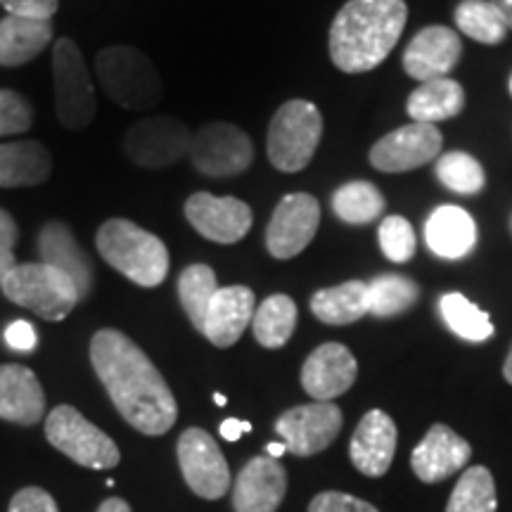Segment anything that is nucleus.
<instances>
[{"label":"nucleus","mask_w":512,"mask_h":512,"mask_svg":"<svg viewBox=\"0 0 512 512\" xmlns=\"http://www.w3.org/2000/svg\"><path fill=\"white\" fill-rule=\"evenodd\" d=\"M192 133L181 119L147 117L126 131L124 155L140 169H166L190 155Z\"/></svg>","instance_id":"10"},{"label":"nucleus","mask_w":512,"mask_h":512,"mask_svg":"<svg viewBox=\"0 0 512 512\" xmlns=\"http://www.w3.org/2000/svg\"><path fill=\"white\" fill-rule=\"evenodd\" d=\"M420 287L406 275H377L368 283V316L394 318L418 302Z\"/></svg>","instance_id":"31"},{"label":"nucleus","mask_w":512,"mask_h":512,"mask_svg":"<svg viewBox=\"0 0 512 512\" xmlns=\"http://www.w3.org/2000/svg\"><path fill=\"white\" fill-rule=\"evenodd\" d=\"M178 465L192 494L207 501H219L230 489L228 460L207 430L190 427L178 437Z\"/></svg>","instance_id":"11"},{"label":"nucleus","mask_w":512,"mask_h":512,"mask_svg":"<svg viewBox=\"0 0 512 512\" xmlns=\"http://www.w3.org/2000/svg\"><path fill=\"white\" fill-rule=\"evenodd\" d=\"M91 363L114 408L133 430L162 437L176 425L174 392L131 337L114 328L98 330L91 339Z\"/></svg>","instance_id":"1"},{"label":"nucleus","mask_w":512,"mask_h":512,"mask_svg":"<svg viewBox=\"0 0 512 512\" xmlns=\"http://www.w3.org/2000/svg\"><path fill=\"white\" fill-rule=\"evenodd\" d=\"M34 126V110L22 93L0 88V138L19 136Z\"/></svg>","instance_id":"38"},{"label":"nucleus","mask_w":512,"mask_h":512,"mask_svg":"<svg viewBox=\"0 0 512 512\" xmlns=\"http://www.w3.org/2000/svg\"><path fill=\"white\" fill-rule=\"evenodd\" d=\"M342 408L332 401H313L294 406L275 420V434L287 446V453L299 458L325 451L342 432Z\"/></svg>","instance_id":"12"},{"label":"nucleus","mask_w":512,"mask_h":512,"mask_svg":"<svg viewBox=\"0 0 512 512\" xmlns=\"http://www.w3.org/2000/svg\"><path fill=\"white\" fill-rule=\"evenodd\" d=\"M214 403H216V406H226L228 399H226V396H223V394L216 392V394H214Z\"/></svg>","instance_id":"49"},{"label":"nucleus","mask_w":512,"mask_h":512,"mask_svg":"<svg viewBox=\"0 0 512 512\" xmlns=\"http://www.w3.org/2000/svg\"><path fill=\"white\" fill-rule=\"evenodd\" d=\"M465 107V91L458 81L448 79H432L420 83L411 93L406 102V112L415 124H434L439 121L453 119L463 112Z\"/></svg>","instance_id":"27"},{"label":"nucleus","mask_w":512,"mask_h":512,"mask_svg":"<svg viewBox=\"0 0 512 512\" xmlns=\"http://www.w3.org/2000/svg\"><path fill=\"white\" fill-rule=\"evenodd\" d=\"M216 292H219V280H216L214 268L207 264H190L178 275V299L197 332L204 328V316Z\"/></svg>","instance_id":"32"},{"label":"nucleus","mask_w":512,"mask_h":512,"mask_svg":"<svg viewBox=\"0 0 512 512\" xmlns=\"http://www.w3.org/2000/svg\"><path fill=\"white\" fill-rule=\"evenodd\" d=\"M453 17L458 31L484 46H496L508 36V24L491 0H463Z\"/></svg>","instance_id":"34"},{"label":"nucleus","mask_w":512,"mask_h":512,"mask_svg":"<svg viewBox=\"0 0 512 512\" xmlns=\"http://www.w3.org/2000/svg\"><path fill=\"white\" fill-rule=\"evenodd\" d=\"M320 138H323V114L318 107L309 100L285 102L268 126V159L283 174H297L311 164Z\"/></svg>","instance_id":"6"},{"label":"nucleus","mask_w":512,"mask_h":512,"mask_svg":"<svg viewBox=\"0 0 512 512\" xmlns=\"http://www.w3.org/2000/svg\"><path fill=\"white\" fill-rule=\"evenodd\" d=\"M0 290L12 304L29 309L48 323H60L81 302L74 280L43 261L17 264L5 275Z\"/></svg>","instance_id":"5"},{"label":"nucleus","mask_w":512,"mask_h":512,"mask_svg":"<svg viewBox=\"0 0 512 512\" xmlns=\"http://www.w3.org/2000/svg\"><path fill=\"white\" fill-rule=\"evenodd\" d=\"M510 95H512V76H510Z\"/></svg>","instance_id":"50"},{"label":"nucleus","mask_w":512,"mask_h":512,"mask_svg":"<svg viewBox=\"0 0 512 512\" xmlns=\"http://www.w3.org/2000/svg\"><path fill=\"white\" fill-rule=\"evenodd\" d=\"M53 176V155L38 140L0 143V188H34Z\"/></svg>","instance_id":"25"},{"label":"nucleus","mask_w":512,"mask_h":512,"mask_svg":"<svg viewBox=\"0 0 512 512\" xmlns=\"http://www.w3.org/2000/svg\"><path fill=\"white\" fill-rule=\"evenodd\" d=\"M463 55L458 31L448 27H425L413 36L403 53V69L411 79L425 83L444 76L456 67Z\"/></svg>","instance_id":"17"},{"label":"nucleus","mask_w":512,"mask_h":512,"mask_svg":"<svg viewBox=\"0 0 512 512\" xmlns=\"http://www.w3.org/2000/svg\"><path fill=\"white\" fill-rule=\"evenodd\" d=\"M437 178L458 195H477L486 183L482 164L467 152H448V155L439 157Z\"/></svg>","instance_id":"36"},{"label":"nucleus","mask_w":512,"mask_h":512,"mask_svg":"<svg viewBox=\"0 0 512 512\" xmlns=\"http://www.w3.org/2000/svg\"><path fill=\"white\" fill-rule=\"evenodd\" d=\"M190 162L209 178L240 176L254 162V143L242 128L228 121H214L192 133Z\"/></svg>","instance_id":"9"},{"label":"nucleus","mask_w":512,"mask_h":512,"mask_svg":"<svg viewBox=\"0 0 512 512\" xmlns=\"http://www.w3.org/2000/svg\"><path fill=\"white\" fill-rule=\"evenodd\" d=\"M95 74L107 98L121 110L145 112L157 107L164 98V83L155 64L143 50L131 46H112L95 57Z\"/></svg>","instance_id":"4"},{"label":"nucleus","mask_w":512,"mask_h":512,"mask_svg":"<svg viewBox=\"0 0 512 512\" xmlns=\"http://www.w3.org/2000/svg\"><path fill=\"white\" fill-rule=\"evenodd\" d=\"M46 415V392L36 373L19 363L0 366V420L34 427Z\"/></svg>","instance_id":"23"},{"label":"nucleus","mask_w":512,"mask_h":512,"mask_svg":"<svg viewBox=\"0 0 512 512\" xmlns=\"http://www.w3.org/2000/svg\"><path fill=\"white\" fill-rule=\"evenodd\" d=\"M185 219L202 238L219 245H235L252 230L254 214L238 197H216L211 192H195L185 200Z\"/></svg>","instance_id":"15"},{"label":"nucleus","mask_w":512,"mask_h":512,"mask_svg":"<svg viewBox=\"0 0 512 512\" xmlns=\"http://www.w3.org/2000/svg\"><path fill=\"white\" fill-rule=\"evenodd\" d=\"M358 363L349 347L339 342L320 344L313 349L302 368L304 392L316 401H332L354 387Z\"/></svg>","instance_id":"16"},{"label":"nucleus","mask_w":512,"mask_h":512,"mask_svg":"<svg viewBox=\"0 0 512 512\" xmlns=\"http://www.w3.org/2000/svg\"><path fill=\"white\" fill-rule=\"evenodd\" d=\"M38 254H41L43 264L57 268L67 278L74 280L76 290H79L81 302L93 290V264L91 256L76 240L74 230L64 221H48L43 223L41 233H38Z\"/></svg>","instance_id":"21"},{"label":"nucleus","mask_w":512,"mask_h":512,"mask_svg":"<svg viewBox=\"0 0 512 512\" xmlns=\"http://www.w3.org/2000/svg\"><path fill=\"white\" fill-rule=\"evenodd\" d=\"M266 453H268V456H271V458L278 460V458H283L285 453H287V446L283 444V441H280V444H278V441H273V444L266 446Z\"/></svg>","instance_id":"47"},{"label":"nucleus","mask_w":512,"mask_h":512,"mask_svg":"<svg viewBox=\"0 0 512 512\" xmlns=\"http://www.w3.org/2000/svg\"><path fill=\"white\" fill-rule=\"evenodd\" d=\"M0 5L15 17L53 19L60 0H0Z\"/></svg>","instance_id":"42"},{"label":"nucleus","mask_w":512,"mask_h":512,"mask_svg":"<svg viewBox=\"0 0 512 512\" xmlns=\"http://www.w3.org/2000/svg\"><path fill=\"white\" fill-rule=\"evenodd\" d=\"M439 313L453 335H458L465 342H486L494 337V323L489 313L479 309L475 302L460 292H448L439 299Z\"/></svg>","instance_id":"30"},{"label":"nucleus","mask_w":512,"mask_h":512,"mask_svg":"<svg viewBox=\"0 0 512 512\" xmlns=\"http://www.w3.org/2000/svg\"><path fill=\"white\" fill-rule=\"evenodd\" d=\"M396 441H399V432H396L394 420L377 408L368 411L358 422L354 437H351V463L361 475L384 477L392 467Z\"/></svg>","instance_id":"20"},{"label":"nucleus","mask_w":512,"mask_h":512,"mask_svg":"<svg viewBox=\"0 0 512 512\" xmlns=\"http://www.w3.org/2000/svg\"><path fill=\"white\" fill-rule=\"evenodd\" d=\"M403 0H349L330 27V57L344 74L380 67L406 29Z\"/></svg>","instance_id":"2"},{"label":"nucleus","mask_w":512,"mask_h":512,"mask_svg":"<svg viewBox=\"0 0 512 512\" xmlns=\"http://www.w3.org/2000/svg\"><path fill=\"white\" fill-rule=\"evenodd\" d=\"M309 512H380L375 505L361 498L342 494V491H323L313 498Z\"/></svg>","instance_id":"39"},{"label":"nucleus","mask_w":512,"mask_h":512,"mask_svg":"<svg viewBox=\"0 0 512 512\" xmlns=\"http://www.w3.org/2000/svg\"><path fill=\"white\" fill-rule=\"evenodd\" d=\"M8 512H60L55 498L41 486H24L12 496Z\"/></svg>","instance_id":"41"},{"label":"nucleus","mask_w":512,"mask_h":512,"mask_svg":"<svg viewBox=\"0 0 512 512\" xmlns=\"http://www.w3.org/2000/svg\"><path fill=\"white\" fill-rule=\"evenodd\" d=\"M496 482L484 465H475L460 475L456 489L451 491L446 512H496Z\"/></svg>","instance_id":"35"},{"label":"nucleus","mask_w":512,"mask_h":512,"mask_svg":"<svg viewBox=\"0 0 512 512\" xmlns=\"http://www.w3.org/2000/svg\"><path fill=\"white\" fill-rule=\"evenodd\" d=\"M496 5L498 12H501L505 24H508V31H512V0H491Z\"/></svg>","instance_id":"46"},{"label":"nucleus","mask_w":512,"mask_h":512,"mask_svg":"<svg viewBox=\"0 0 512 512\" xmlns=\"http://www.w3.org/2000/svg\"><path fill=\"white\" fill-rule=\"evenodd\" d=\"M254 311L256 297L249 287H219V292L211 297L207 316H204L202 335L219 349L233 347V344H238V339L245 335L247 325L252 323L254 318Z\"/></svg>","instance_id":"22"},{"label":"nucleus","mask_w":512,"mask_h":512,"mask_svg":"<svg viewBox=\"0 0 512 512\" xmlns=\"http://www.w3.org/2000/svg\"><path fill=\"white\" fill-rule=\"evenodd\" d=\"M19 240L17 221L12 219L5 209H0V285H3L5 275L17 266L15 259V245Z\"/></svg>","instance_id":"40"},{"label":"nucleus","mask_w":512,"mask_h":512,"mask_svg":"<svg viewBox=\"0 0 512 512\" xmlns=\"http://www.w3.org/2000/svg\"><path fill=\"white\" fill-rule=\"evenodd\" d=\"M377 240H380L382 254L394 264L411 261L415 247H418L411 221L403 219V216H387L377 228Z\"/></svg>","instance_id":"37"},{"label":"nucleus","mask_w":512,"mask_h":512,"mask_svg":"<svg viewBox=\"0 0 512 512\" xmlns=\"http://www.w3.org/2000/svg\"><path fill=\"white\" fill-rule=\"evenodd\" d=\"M332 211L344 223L366 226V223L377 221L384 214V197L373 183L351 181L335 190V195H332Z\"/></svg>","instance_id":"33"},{"label":"nucleus","mask_w":512,"mask_h":512,"mask_svg":"<svg viewBox=\"0 0 512 512\" xmlns=\"http://www.w3.org/2000/svg\"><path fill=\"white\" fill-rule=\"evenodd\" d=\"M297 304L287 294H271L256 306L252 330L256 342L266 349H283L297 328Z\"/></svg>","instance_id":"29"},{"label":"nucleus","mask_w":512,"mask_h":512,"mask_svg":"<svg viewBox=\"0 0 512 512\" xmlns=\"http://www.w3.org/2000/svg\"><path fill=\"white\" fill-rule=\"evenodd\" d=\"M5 342L15 351H34L38 347V332L27 320H12L5 328Z\"/></svg>","instance_id":"43"},{"label":"nucleus","mask_w":512,"mask_h":512,"mask_svg":"<svg viewBox=\"0 0 512 512\" xmlns=\"http://www.w3.org/2000/svg\"><path fill=\"white\" fill-rule=\"evenodd\" d=\"M95 247L105 264L140 287L162 285L169 275V249L155 233L128 219H110L98 228Z\"/></svg>","instance_id":"3"},{"label":"nucleus","mask_w":512,"mask_h":512,"mask_svg":"<svg viewBox=\"0 0 512 512\" xmlns=\"http://www.w3.org/2000/svg\"><path fill=\"white\" fill-rule=\"evenodd\" d=\"M444 136L434 124H408L387 133L370 150V164L384 174H406L437 159Z\"/></svg>","instance_id":"14"},{"label":"nucleus","mask_w":512,"mask_h":512,"mask_svg":"<svg viewBox=\"0 0 512 512\" xmlns=\"http://www.w3.org/2000/svg\"><path fill=\"white\" fill-rule=\"evenodd\" d=\"M472 446L446 425H432L425 439L413 448L411 467L420 482L439 484L470 463Z\"/></svg>","instance_id":"18"},{"label":"nucleus","mask_w":512,"mask_h":512,"mask_svg":"<svg viewBox=\"0 0 512 512\" xmlns=\"http://www.w3.org/2000/svg\"><path fill=\"white\" fill-rule=\"evenodd\" d=\"M320 226V204L309 192L285 195L275 207L266 228V249L273 259L287 261L302 254L316 238Z\"/></svg>","instance_id":"13"},{"label":"nucleus","mask_w":512,"mask_h":512,"mask_svg":"<svg viewBox=\"0 0 512 512\" xmlns=\"http://www.w3.org/2000/svg\"><path fill=\"white\" fill-rule=\"evenodd\" d=\"M427 247L441 259H465L477 245V223L463 207H439L432 211L425 226Z\"/></svg>","instance_id":"24"},{"label":"nucleus","mask_w":512,"mask_h":512,"mask_svg":"<svg viewBox=\"0 0 512 512\" xmlns=\"http://www.w3.org/2000/svg\"><path fill=\"white\" fill-rule=\"evenodd\" d=\"M53 83L55 110L67 131H83L98 114L95 88L88 74L86 60L72 38H57L53 48Z\"/></svg>","instance_id":"7"},{"label":"nucleus","mask_w":512,"mask_h":512,"mask_svg":"<svg viewBox=\"0 0 512 512\" xmlns=\"http://www.w3.org/2000/svg\"><path fill=\"white\" fill-rule=\"evenodd\" d=\"M311 313L325 325H351L368 316V283H349L325 287L311 297Z\"/></svg>","instance_id":"28"},{"label":"nucleus","mask_w":512,"mask_h":512,"mask_svg":"<svg viewBox=\"0 0 512 512\" xmlns=\"http://www.w3.org/2000/svg\"><path fill=\"white\" fill-rule=\"evenodd\" d=\"M98 512H133V510H131V505L124 501V498L112 496V498H107V501L100 503Z\"/></svg>","instance_id":"45"},{"label":"nucleus","mask_w":512,"mask_h":512,"mask_svg":"<svg viewBox=\"0 0 512 512\" xmlns=\"http://www.w3.org/2000/svg\"><path fill=\"white\" fill-rule=\"evenodd\" d=\"M53 19H0V67H22L53 43Z\"/></svg>","instance_id":"26"},{"label":"nucleus","mask_w":512,"mask_h":512,"mask_svg":"<svg viewBox=\"0 0 512 512\" xmlns=\"http://www.w3.org/2000/svg\"><path fill=\"white\" fill-rule=\"evenodd\" d=\"M252 432V425L245 420H238V418H228L221 422V437L226 441H238L242 434H249Z\"/></svg>","instance_id":"44"},{"label":"nucleus","mask_w":512,"mask_h":512,"mask_svg":"<svg viewBox=\"0 0 512 512\" xmlns=\"http://www.w3.org/2000/svg\"><path fill=\"white\" fill-rule=\"evenodd\" d=\"M503 377H505V382L512 384V347H510V354H508V358H505V366H503Z\"/></svg>","instance_id":"48"},{"label":"nucleus","mask_w":512,"mask_h":512,"mask_svg":"<svg viewBox=\"0 0 512 512\" xmlns=\"http://www.w3.org/2000/svg\"><path fill=\"white\" fill-rule=\"evenodd\" d=\"M46 439L50 446L72 458L76 465L91 470H114L121 463L119 446L110 434L86 420L74 406H57L46 418Z\"/></svg>","instance_id":"8"},{"label":"nucleus","mask_w":512,"mask_h":512,"mask_svg":"<svg viewBox=\"0 0 512 512\" xmlns=\"http://www.w3.org/2000/svg\"><path fill=\"white\" fill-rule=\"evenodd\" d=\"M287 494V472L271 456H256L242 467L233 486L235 512H275Z\"/></svg>","instance_id":"19"}]
</instances>
